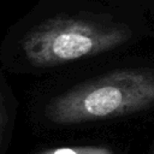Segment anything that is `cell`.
I'll use <instances>...</instances> for the list:
<instances>
[{"instance_id":"cell-1","label":"cell","mask_w":154,"mask_h":154,"mask_svg":"<svg viewBox=\"0 0 154 154\" xmlns=\"http://www.w3.org/2000/svg\"><path fill=\"white\" fill-rule=\"evenodd\" d=\"M85 6L46 14L30 26L19 42L26 60L38 67L66 64L116 49L132 37L131 26L113 12Z\"/></svg>"},{"instance_id":"cell-2","label":"cell","mask_w":154,"mask_h":154,"mask_svg":"<svg viewBox=\"0 0 154 154\" xmlns=\"http://www.w3.org/2000/svg\"><path fill=\"white\" fill-rule=\"evenodd\" d=\"M154 103V71L119 70L79 84L53 99L47 118L60 125L120 117Z\"/></svg>"},{"instance_id":"cell-3","label":"cell","mask_w":154,"mask_h":154,"mask_svg":"<svg viewBox=\"0 0 154 154\" xmlns=\"http://www.w3.org/2000/svg\"><path fill=\"white\" fill-rule=\"evenodd\" d=\"M36 154H113V150L106 147L99 146H84V147H61L38 152Z\"/></svg>"},{"instance_id":"cell-4","label":"cell","mask_w":154,"mask_h":154,"mask_svg":"<svg viewBox=\"0 0 154 154\" xmlns=\"http://www.w3.org/2000/svg\"><path fill=\"white\" fill-rule=\"evenodd\" d=\"M97 1H101V2H105L109 6H126V5H140V0H97Z\"/></svg>"},{"instance_id":"cell-5","label":"cell","mask_w":154,"mask_h":154,"mask_svg":"<svg viewBox=\"0 0 154 154\" xmlns=\"http://www.w3.org/2000/svg\"><path fill=\"white\" fill-rule=\"evenodd\" d=\"M140 5H142L143 7L154 10V0H140Z\"/></svg>"},{"instance_id":"cell-6","label":"cell","mask_w":154,"mask_h":154,"mask_svg":"<svg viewBox=\"0 0 154 154\" xmlns=\"http://www.w3.org/2000/svg\"><path fill=\"white\" fill-rule=\"evenodd\" d=\"M2 126H4V108L0 99V140H1V132H2Z\"/></svg>"},{"instance_id":"cell-7","label":"cell","mask_w":154,"mask_h":154,"mask_svg":"<svg viewBox=\"0 0 154 154\" xmlns=\"http://www.w3.org/2000/svg\"><path fill=\"white\" fill-rule=\"evenodd\" d=\"M152 154H154V149H153V153H152Z\"/></svg>"}]
</instances>
